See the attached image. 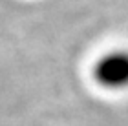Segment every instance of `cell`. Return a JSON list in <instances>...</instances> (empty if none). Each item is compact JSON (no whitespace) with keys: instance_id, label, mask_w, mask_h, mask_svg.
<instances>
[{"instance_id":"cell-1","label":"cell","mask_w":128,"mask_h":126,"mask_svg":"<svg viewBox=\"0 0 128 126\" xmlns=\"http://www.w3.org/2000/svg\"><path fill=\"white\" fill-rule=\"evenodd\" d=\"M94 79L106 90H128V49H112L99 57L94 66Z\"/></svg>"}]
</instances>
